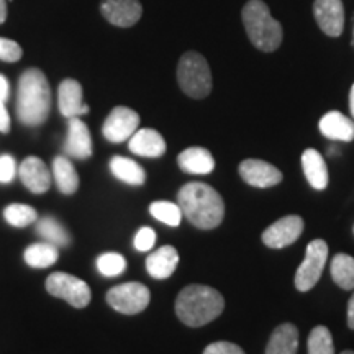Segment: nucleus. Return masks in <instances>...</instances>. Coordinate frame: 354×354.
Masks as SVG:
<instances>
[{"label":"nucleus","mask_w":354,"mask_h":354,"mask_svg":"<svg viewBox=\"0 0 354 354\" xmlns=\"http://www.w3.org/2000/svg\"><path fill=\"white\" fill-rule=\"evenodd\" d=\"M183 215L196 228L214 230L223 221L225 202L209 184L189 183L177 194Z\"/></svg>","instance_id":"obj_1"},{"label":"nucleus","mask_w":354,"mask_h":354,"mask_svg":"<svg viewBox=\"0 0 354 354\" xmlns=\"http://www.w3.org/2000/svg\"><path fill=\"white\" fill-rule=\"evenodd\" d=\"M51 110V88L48 79L37 68L26 69L20 76L17 92V117L26 127L46 122Z\"/></svg>","instance_id":"obj_2"},{"label":"nucleus","mask_w":354,"mask_h":354,"mask_svg":"<svg viewBox=\"0 0 354 354\" xmlns=\"http://www.w3.org/2000/svg\"><path fill=\"white\" fill-rule=\"evenodd\" d=\"M225 308V299L209 286L192 284L184 287L176 299V315L184 325L198 328L214 322Z\"/></svg>","instance_id":"obj_3"},{"label":"nucleus","mask_w":354,"mask_h":354,"mask_svg":"<svg viewBox=\"0 0 354 354\" xmlns=\"http://www.w3.org/2000/svg\"><path fill=\"white\" fill-rule=\"evenodd\" d=\"M243 25L250 41L259 51H276L282 43V26L272 19L269 7L263 0H250L241 12Z\"/></svg>","instance_id":"obj_4"},{"label":"nucleus","mask_w":354,"mask_h":354,"mask_svg":"<svg viewBox=\"0 0 354 354\" xmlns=\"http://www.w3.org/2000/svg\"><path fill=\"white\" fill-rule=\"evenodd\" d=\"M177 82L190 99H205L212 92V71L201 53L187 51L177 64Z\"/></svg>","instance_id":"obj_5"},{"label":"nucleus","mask_w":354,"mask_h":354,"mask_svg":"<svg viewBox=\"0 0 354 354\" xmlns=\"http://www.w3.org/2000/svg\"><path fill=\"white\" fill-rule=\"evenodd\" d=\"M328 261V245L322 238L310 241L305 251V259L295 272V289L299 292H308L320 281L323 269Z\"/></svg>","instance_id":"obj_6"},{"label":"nucleus","mask_w":354,"mask_h":354,"mask_svg":"<svg viewBox=\"0 0 354 354\" xmlns=\"http://www.w3.org/2000/svg\"><path fill=\"white\" fill-rule=\"evenodd\" d=\"M46 290L53 297L63 299L74 308H84L91 304L92 292L82 279L68 272H53L46 279Z\"/></svg>","instance_id":"obj_7"},{"label":"nucleus","mask_w":354,"mask_h":354,"mask_svg":"<svg viewBox=\"0 0 354 354\" xmlns=\"http://www.w3.org/2000/svg\"><path fill=\"white\" fill-rule=\"evenodd\" d=\"M107 304L123 315H136L149 305L151 294L149 289L140 282H125L115 286L107 292Z\"/></svg>","instance_id":"obj_8"},{"label":"nucleus","mask_w":354,"mask_h":354,"mask_svg":"<svg viewBox=\"0 0 354 354\" xmlns=\"http://www.w3.org/2000/svg\"><path fill=\"white\" fill-rule=\"evenodd\" d=\"M140 115L128 107H115L105 118L102 133L110 143H123L138 130Z\"/></svg>","instance_id":"obj_9"},{"label":"nucleus","mask_w":354,"mask_h":354,"mask_svg":"<svg viewBox=\"0 0 354 354\" xmlns=\"http://www.w3.org/2000/svg\"><path fill=\"white\" fill-rule=\"evenodd\" d=\"M304 233V220L299 215H289L284 218L277 220L271 227L264 230L261 240L268 248L272 250H281L289 245H294L299 240L300 234Z\"/></svg>","instance_id":"obj_10"},{"label":"nucleus","mask_w":354,"mask_h":354,"mask_svg":"<svg viewBox=\"0 0 354 354\" xmlns=\"http://www.w3.org/2000/svg\"><path fill=\"white\" fill-rule=\"evenodd\" d=\"M238 171H240L241 179L246 184L258 189L274 187V185L281 184L282 177H284L281 169L269 165L268 161H263V159H245V161H241Z\"/></svg>","instance_id":"obj_11"},{"label":"nucleus","mask_w":354,"mask_h":354,"mask_svg":"<svg viewBox=\"0 0 354 354\" xmlns=\"http://www.w3.org/2000/svg\"><path fill=\"white\" fill-rule=\"evenodd\" d=\"M313 17L318 26L328 37H339L344 28V7L342 0H315Z\"/></svg>","instance_id":"obj_12"},{"label":"nucleus","mask_w":354,"mask_h":354,"mask_svg":"<svg viewBox=\"0 0 354 354\" xmlns=\"http://www.w3.org/2000/svg\"><path fill=\"white\" fill-rule=\"evenodd\" d=\"M100 10L112 25L128 28L141 19L143 7L138 0H104Z\"/></svg>","instance_id":"obj_13"},{"label":"nucleus","mask_w":354,"mask_h":354,"mask_svg":"<svg viewBox=\"0 0 354 354\" xmlns=\"http://www.w3.org/2000/svg\"><path fill=\"white\" fill-rule=\"evenodd\" d=\"M19 176L25 187L33 194H44L51 185V172L43 159L37 156H28L21 162Z\"/></svg>","instance_id":"obj_14"},{"label":"nucleus","mask_w":354,"mask_h":354,"mask_svg":"<svg viewBox=\"0 0 354 354\" xmlns=\"http://www.w3.org/2000/svg\"><path fill=\"white\" fill-rule=\"evenodd\" d=\"M64 153L74 159L92 156V136L86 123L79 117L69 118L68 138L64 141Z\"/></svg>","instance_id":"obj_15"},{"label":"nucleus","mask_w":354,"mask_h":354,"mask_svg":"<svg viewBox=\"0 0 354 354\" xmlns=\"http://www.w3.org/2000/svg\"><path fill=\"white\" fill-rule=\"evenodd\" d=\"M128 148L133 154L143 158H161L166 153V141L153 128H141L128 140Z\"/></svg>","instance_id":"obj_16"},{"label":"nucleus","mask_w":354,"mask_h":354,"mask_svg":"<svg viewBox=\"0 0 354 354\" xmlns=\"http://www.w3.org/2000/svg\"><path fill=\"white\" fill-rule=\"evenodd\" d=\"M57 105L61 115L66 118H74L86 115L88 107L82 102V86L74 79H64L57 91Z\"/></svg>","instance_id":"obj_17"},{"label":"nucleus","mask_w":354,"mask_h":354,"mask_svg":"<svg viewBox=\"0 0 354 354\" xmlns=\"http://www.w3.org/2000/svg\"><path fill=\"white\" fill-rule=\"evenodd\" d=\"M318 128H320L322 135L328 140L344 141V143L354 140V122L336 110L323 115Z\"/></svg>","instance_id":"obj_18"},{"label":"nucleus","mask_w":354,"mask_h":354,"mask_svg":"<svg viewBox=\"0 0 354 354\" xmlns=\"http://www.w3.org/2000/svg\"><path fill=\"white\" fill-rule=\"evenodd\" d=\"M177 165L187 174L205 176L215 169V159L209 149L202 146H190L177 156Z\"/></svg>","instance_id":"obj_19"},{"label":"nucleus","mask_w":354,"mask_h":354,"mask_svg":"<svg viewBox=\"0 0 354 354\" xmlns=\"http://www.w3.org/2000/svg\"><path fill=\"white\" fill-rule=\"evenodd\" d=\"M179 264V253L174 246H161L146 258V271L153 279L171 277Z\"/></svg>","instance_id":"obj_20"},{"label":"nucleus","mask_w":354,"mask_h":354,"mask_svg":"<svg viewBox=\"0 0 354 354\" xmlns=\"http://www.w3.org/2000/svg\"><path fill=\"white\" fill-rule=\"evenodd\" d=\"M302 169L304 174L307 177L308 184L312 185L315 190H323L328 187L330 176H328V167H326L325 159L317 149L308 148L302 153Z\"/></svg>","instance_id":"obj_21"},{"label":"nucleus","mask_w":354,"mask_h":354,"mask_svg":"<svg viewBox=\"0 0 354 354\" xmlns=\"http://www.w3.org/2000/svg\"><path fill=\"white\" fill-rule=\"evenodd\" d=\"M299 330L292 323H282L272 331L266 354H297Z\"/></svg>","instance_id":"obj_22"},{"label":"nucleus","mask_w":354,"mask_h":354,"mask_svg":"<svg viewBox=\"0 0 354 354\" xmlns=\"http://www.w3.org/2000/svg\"><path fill=\"white\" fill-rule=\"evenodd\" d=\"M110 171L117 177L118 180L128 185H143L146 183V172L138 162L133 161L130 158L113 156L110 159Z\"/></svg>","instance_id":"obj_23"},{"label":"nucleus","mask_w":354,"mask_h":354,"mask_svg":"<svg viewBox=\"0 0 354 354\" xmlns=\"http://www.w3.org/2000/svg\"><path fill=\"white\" fill-rule=\"evenodd\" d=\"M53 179L59 189V192L71 196L79 187V174L69 158L56 156L53 161Z\"/></svg>","instance_id":"obj_24"},{"label":"nucleus","mask_w":354,"mask_h":354,"mask_svg":"<svg viewBox=\"0 0 354 354\" xmlns=\"http://www.w3.org/2000/svg\"><path fill=\"white\" fill-rule=\"evenodd\" d=\"M59 258V253H57V248L51 243H35V245H30L25 250L24 259L25 263L30 266V268L35 269H44L50 268Z\"/></svg>","instance_id":"obj_25"},{"label":"nucleus","mask_w":354,"mask_h":354,"mask_svg":"<svg viewBox=\"0 0 354 354\" xmlns=\"http://www.w3.org/2000/svg\"><path fill=\"white\" fill-rule=\"evenodd\" d=\"M37 233L46 243H51L56 248H66L71 245V234L63 225L53 216H41L37 220Z\"/></svg>","instance_id":"obj_26"},{"label":"nucleus","mask_w":354,"mask_h":354,"mask_svg":"<svg viewBox=\"0 0 354 354\" xmlns=\"http://www.w3.org/2000/svg\"><path fill=\"white\" fill-rule=\"evenodd\" d=\"M331 277L335 284L344 290H354V258L349 254L339 253L331 259Z\"/></svg>","instance_id":"obj_27"},{"label":"nucleus","mask_w":354,"mask_h":354,"mask_svg":"<svg viewBox=\"0 0 354 354\" xmlns=\"http://www.w3.org/2000/svg\"><path fill=\"white\" fill-rule=\"evenodd\" d=\"M149 214L167 227H179L183 221V210L179 203H172L166 201H156L149 205Z\"/></svg>","instance_id":"obj_28"},{"label":"nucleus","mask_w":354,"mask_h":354,"mask_svg":"<svg viewBox=\"0 0 354 354\" xmlns=\"http://www.w3.org/2000/svg\"><path fill=\"white\" fill-rule=\"evenodd\" d=\"M3 218L15 228H25L38 220V214L33 207L25 203H12L3 210Z\"/></svg>","instance_id":"obj_29"},{"label":"nucleus","mask_w":354,"mask_h":354,"mask_svg":"<svg viewBox=\"0 0 354 354\" xmlns=\"http://www.w3.org/2000/svg\"><path fill=\"white\" fill-rule=\"evenodd\" d=\"M307 349L308 354H335V344L331 331L323 325L315 326L308 335Z\"/></svg>","instance_id":"obj_30"},{"label":"nucleus","mask_w":354,"mask_h":354,"mask_svg":"<svg viewBox=\"0 0 354 354\" xmlns=\"http://www.w3.org/2000/svg\"><path fill=\"white\" fill-rule=\"evenodd\" d=\"M127 269V259L118 253H104L97 258V271L105 277H117Z\"/></svg>","instance_id":"obj_31"},{"label":"nucleus","mask_w":354,"mask_h":354,"mask_svg":"<svg viewBox=\"0 0 354 354\" xmlns=\"http://www.w3.org/2000/svg\"><path fill=\"white\" fill-rule=\"evenodd\" d=\"M21 55H24V51H21L19 43L0 37V59L6 61V63H17V61H20Z\"/></svg>","instance_id":"obj_32"},{"label":"nucleus","mask_w":354,"mask_h":354,"mask_svg":"<svg viewBox=\"0 0 354 354\" xmlns=\"http://www.w3.org/2000/svg\"><path fill=\"white\" fill-rule=\"evenodd\" d=\"M154 243H156V232L149 227H143L135 234L133 246H135V250L140 251V253H146V251L153 250Z\"/></svg>","instance_id":"obj_33"},{"label":"nucleus","mask_w":354,"mask_h":354,"mask_svg":"<svg viewBox=\"0 0 354 354\" xmlns=\"http://www.w3.org/2000/svg\"><path fill=\"white\" fill-rule=\"evenodd\" d=\"M17 176V162L10 154H2L0 156V183L8 184L15 179Z\"/></svg>","instance_id":"obj_34"},{"label":"nucleus","mask_w":354,"mask_h":354,"mask_svg":"<svg viewBox=\"0 0 354 354\" xmlns=\"http://www.w3.org/2000/svg\"><path fill=\"white\" fill-rule=\"evenodd\" d=\"M203 354H245V351L234 343L215 342L205 348Z\"/></svg>","instance_id":"obj_35"},{"label":"nucleus","mask_w":354,"mask_h":354,"mask_svg":"<svg viewBox=\"0 0 354 354\" xmlns=\"http://www.w3.org/2000/svg\"><path fill=\"white\" fill-rule=\"evenodd\" d=\"M10 130V115L6 107V102H0V131L7 133Z\"/></svg>","instance_id":"obj_36"},{"label":"nucleus","mask_w":354,"mask_h":354,"mask_svg":"<svg viewBox=\"0 0 354 354\" xmlns=\"http://www.w3.org/2000/svg\"><path fill=\"white\" fill-rule=\"evenodd\" d=\"M8 94H10V86H8L7 77L0 74V102H7Z\"/></svg>","instance_id":"obj_37"},{"label":"nucleus","mask_w":354,"mask_h":354,"mask_svg":"<svg viewBox=\"0 0 354 354\" xmlns=\"http://www.w3.org/2000/svg\"><path fill=\"white\" fill-rule=\"evenodd\" d=\"M348 326L351 330H354V292L348 302Z\"/></svg>","instance_id":"obj_38"},{"label":"nucleus","mask_w":354,"mask_h":354,"mask_svg":"<svg viewBox=\"0 0 354 354\" xmlns=\"http://www.w3.org/2000/svg\"><path fill=\"white\" fill-rule=\"evenodd\" d=\"M7 19V0H0V24Z\"/></svg>","instance_id":"obj_39"},{"label":"nucleus","mask_w":354,"mask_h":354,"mask_svg":"<svg viewBox=\"0 0 354 354\" xmlns=\"http://www.w3.org/2000/svg\"><path fill=\"white\" fill-rule=\"evenodd\" d=\"M349 112L354 118V84L351 86V92H349Z\"/></svg>","instance_id":"obj_40"},{"label":"nucleus","mask_w":354,"mask_h":354,"mask_svg":"<svg viewBox=\"0 0 354 354\" xmlns=\"http://www.w3.org/2000/svg\"><path fill=\"white\" fill-rule=\"evenodd\" d=\"M342 354H354V351H349V349H346V351H343Z\"/></svg>","instance_id":"obj_41"},{"label":"nucleus","mask_w":354,"mask_h":354,"mask_svg":"<svg viewBox=\"0 0 354 354\" xmlns=\"http://www.w3.org/2000/svg\"><path fill=\"white\" fill-rule=\"evenodd\" d=\"M353 233H354V227H353Z\"/></svg>","instance_id":"obj_42"},{"label":"nucleus","mask_w":354,"mask_h":354,"mask_svg":"<svg viewBox=\"0 0 354 354\" xmlns=\"http://www.w3.org/2000/svg\"><path fill=\"white\" fill-rule=\"evenodd\" d=\"M353 37H354V35H353Z\"/></svg>","instance_id":"obj_43"}]
</instances>
